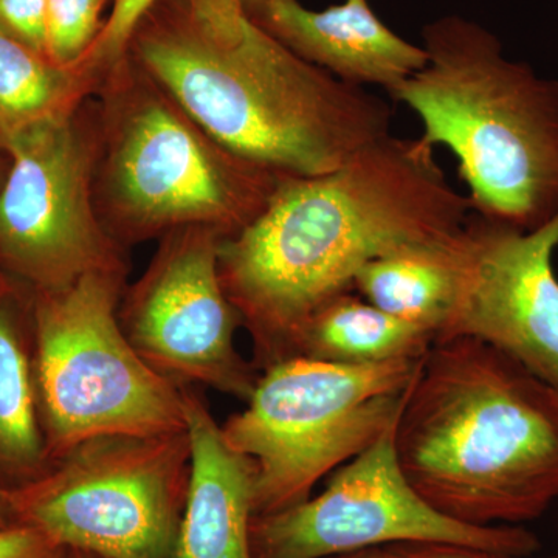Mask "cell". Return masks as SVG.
<instances>
[{
	"instance_id": "6da1fadb",
	"label": "cell",
	"mask_w": 558,
	"mask_h": 558,
	"mask_svg": "<svg viewBox=\"0 0 558 558\" xmlns=\"http://www.w3.org/2000/svg\"><path fill=\"white\" fill-rule=\"evenodd\" d=\"M472 215L435 148L421 137L377 140L325 174L282 175L263 213L219 247L223 290L263 371L292 357L306 319L352 292L371 260L447 244Z\"/></svg>"
},
{
	"instance_id": "7a4b0ae2",
	"label": "cell",
	"mask_w": 558,
	"mask_h": 558,
	"mask_svg": "<svg viewBox=\"0 0 558 558\" xmlns=\"http://www.w3.org/2000/svg\"><path fill=\"white\" fill-rule=\"evenodd\" d=\"M128 53L211 137L277 174H325L391 134L387 101L301 60L244 0H160Z\"/></svg>"
},
{
	"instance_id": "3957f363",
	"label": "cell",
	"mask_w": 558,
	"mask_h": 558,
	"mask_svg": "<svg viewBox=\"0 0 558 558\" xmlns=\"http://www.w3.org/2000/svg\"><path fill=\"white\" fill-rule=\"evenodd\" d=\"M395 450L442 515L519 526L558 498V389L484 341L436 340L396 422Z\"/></svg>"
},
{
	"instance_id": "277c9868",
	"label": "cell",
	"mask_w": 558,
	"mask_h": 558,
	"mask_svg": "<svg viewBox=\"0 0 558 558\" xmlns=\"http://www.w3.org/2000/svg\"><path fill=\"white\" fill-rule=\"evenodd\" d=\"M424 68L389 97L421 138L458 160L472 211L521 230L558 215V81L506 57L494 32L461 14L422 28Z\"/></svg>"
},
{
	"instance_id": "5b68a950",
	"label": "cell",
	"mask_w": 558,
	"mask_h": 558,
	"mask_svg": "<svg viewBox=\"0 0 558 558\" xmlns=\"http://www.w3.org/2000/svg\"><path fill=\"white\" fill-rule=\"evenodd\" d=\"M94 101L95 205L124 250L191 227L234 236L278 189L281 174L211 137L130 53Z\"/></svg>"
},
{
	"instance_id": "8992f818",
	"label": "cell",
	"mask_w": 558,
	"mask_h": 558,
	"mask_svg": "<svg viewBox=\"0 0 558 558\" xmlns=\"http://www.w3.org/2000/svg\"><path fill=\"white\" fill-rule=\"evenodd\" d=\"M425 355L374 365L293 355L260 371L245 410L220 425L255 464V517L300 505L395 427Z\"/></svg>"
},
{
	"instance_id": "52a82bcc",
	"label": "cell",
	"mask_w": 558,
	"mask_h": 558,
	"mask_svg": "<svg viewBox=\"0 0 558 558\" xmlns=\"http://www.w3.org/2000/svg\"><path fill=\"white\" fill-rule=\"evenodd\" d=\"M128 269L84 275L33 295L36 396L49 462L95 436L186 428L182 387L150 368L124 336Z\"/></svg>"
},
{
	"instance_id": "ba28073f",
	"label": "cell",
	"mask_w": 558,
	"mask_h": 558,
	"mask_svg": "<svg viewBox=\"0 0 558 558\" xmlns=\"http://www.w3.org/2000/svg\"><path fill=\"white\" fill-rule=\"evenodd\" d=\"M191 473L189 432L95 436L10 490L16 523L61 549L171 558Z\"/></svg>"
},
{
	"instance_id": "9c48e42d",
	"label": "cell",
	"mask_w": 558,
	"mask_h": 558,
	"mask_svg": "<svg viewBox=\"0 0 558 558\" xmlns=\"http://www.w3.org/2000/svg\"><path fill=\"white\" fill-rule=\"evenodd\" d=\"M94 97L68 119L11 146L0 185V266L36 293L58 292L98 270L128 269L94 197Z\"/></svg>"
},
{
	"instance_id": "30bf717a",
	"label": "cell",
	"mask_w": 558,
	"mask_h": 558,
	"mask_svg": "<svg viewBox=\"0 0 558 558\" xmlns=\"http://www.w3.org/2000/svg\"><path fill=\"white\" fill-rule=\"evenodd\" d=\"M395 427L351 459L318 497L253 517L255 558H328L398 543L442 542L526 558L538 538L521 526H472L432 508L411 487L395 450Z\"/></svg>"
},
{
	"instance_id": "8fae6325",
	"label": "cell",
	"mask_w": 558,
	"mask_h": 558,
	"mask_svg": "<svg viewBox=\"0 0 558 558\" xmlns=\"http://www.w3.org/2000/svg\"><path fill=\"white\" fill-rule=\"evenodd\" d=\"M222 240L205 227L161 238L142 277L124 289L119 319L140 357L168 380L247 400L259 374L234 343L241 318L220 279Z\"/></svg>"
},
{
	"instance_id": "7c38bea8",
	"label": "cell",
	"mask_w": 558,
	"mask_h": 558,
	"mask_svg": "<svg viewBox=\"0 0 558 558\" xmlns=\"http://www.w3.org/2000/svg\"><path fill=\"white\" fill-rule=\"evenodd\" d=\"M557 248L558 215L538 229L521 230L472 211L457 304L436 340L484 341L558 389Z\"/></svg>"
},
{
	"instance_id": "4fadbf2b",
	"label": "cell",
	"mask_w": 558,
	"mask_h": 558,
	"mask_svg": "<svg viewBox=\"0 0 558 558\" xmlns=\"http://www.w3.org/2000/svg\"><path fill=\"white\" fill-rule=\"evenodd\" d=\"M259 27L301 60L354 86L380 87L388 95L424 68V47L388 27L371 0H344L323 10L301 0H245Z\"/></svg>"
},
{
	"instance_id": "5bb4252c",
	"label": "cell",
	"mask_w": 558,
	"mask_h": 558,
	"mask_svg": "<svg viewBox=\"0 0 558 558\" xmlns=\"http://www.w3.org/2000/svg\"><path fill=\"white\" fill-rule=\"evenodd\" d=\"M182 399L191 473L171 558H255L250 542L255 464L227 444L196 389L182 387Z\"/></svg>"
},
{
	"instance_id": "9a60e30c",
	"label": "cell",
	"mask_w": 558,
	"mask_h": 558,
	"mask_svg": "<svg viewBox=\"0 0 558 558\" xmlns=\"http://www.w3.org/2000/svg\"><path fill=\"white\" fill-rule=\"evenodd\" d=\"M462 240L464 229L447 244L371 260L355 275L352 290L392 317L428 330L436 340L457 304Z\"/></svg>"
},
{
	"instance_id": "2e32d148",
	"label": "cell",
	"mask_w": 558,
	"mask_h": 558,
	"mask_svg": "<svg viewBox=\"0 0 558 558\" xmlns=\"http://www.w3.org/2000/svg\"><path fill=\"white\" fill-rule=\"evenodd\" d=\"M101 76L60 65L0 31V153L22 135L73 116L97 94Z\"/></svg>"
},
{
	"instance_id": "e0dca14e",
	"label": "cell",
	"mask_w": 558,
	"mask_h": 558,
	"mask_svg": "<svg viewBox=\"0 0 558 558\" xmlns=\"http://www.w3.org/2000/svg\"><path fill=\"white\" fill-rule=\"evenodd\" d=\"M433 343L435 336L428 330L347 292L319 306L306 319L293 343V355L339 365H374L424 357Z\"/></svg>"
},
{
	"instance_id": "ac0fdd59",
	"label": "cell",
	"mask_w": 558,
	"mask_h": 558,
	"mask_svg": "<svg viewBox=\"0 0 558 558\" xmlns=\"http://www.w3.org/2000/svg\"><path fill=\"white\" fill-rule=\"evenodd\" d=\"M0 295V470L35 480L49 465L33 360L11 303Z\"/></svg>"
},
{
	"instance_id": "d6986e66",
	"label": "cell",
	"mask_w": 558,
	"mask_h": 558,
	"mask_svg": "<svg viewBox=\"0 0 558 558\" xmlns=\"http://www.w3.org/2000/svg\"><path fill=\"white\" fill-rule=\"evenodd\" d=\"M109 0H47V57L60 65H76L105 27Z\"/></svg>"
},
{
	"instance_id": "ffe728a7",
	"label": "cell",
	"mask_w": 558,
	"mask_h": 558,
	"mask_svg": "<svg viewBox=\"0 0 558 558\" xmlns=\"http://www.w3.org/2000/svg\"><path fill=\"white\" fill-rule=\"evenodd\" d=\"M159 2L160 0H112V9L100 36L80 64L86 65L97 75H105L126 57L132 35L140 21Z\"/></svg>"
},
{
	"instance_id": "44dd1931",
	"label": "cell",
	"mask_w": 558,
	"mask_h": 558,
	"mask_svg": "<svg viewBox=\"0 0 558 558\" xmlns=\"http://www.w3.org/2000/svg\"><path fill=\"white\" fill-rule=\"evenodd\" d=\"M47 0H0V31L47 57Z\"/></svg>"
},
{
	"instance_id": "7402d4cb",
	"label": "cell",
	"mask_w": 558,
	"mask_h": 558,
	"mask_svg": "<svg viewBox=\"0 0 558 558\" xmlns=\"http://www.w3.org/2000/svg\"><path fill=\"white\" fill-rule=\"evenodd\" d=\"M0 558H64V549L38 529L16 523L0 531Z\"/></svg>"
},
{
	"instance_id": "603a6c76",
	"label": "cell",
	"mask_w": 558,
	"mask_h": 558,
	"mask_svg": "<svg viewBox=\"0 0 558 558\" xmlns=\"http://www.w3.org/2000/svg\"><path fill=\"white\" fill-rule=\"evenodd\" d=\"M398 546L409 558H523L457 543H398Z\"/></svg>"
},
{
	"instance_id": "cb8c5ba5",
	"label": "cell",
	"mask_w": 558,
	"mask_h": 558,
	"mask_svg": "<svg viewBox=\"0 0 558 558\" xmlns=\"http://www.w3.org/2000/svg\"><path fill=\"white\" fill-rule=\"evenodd\" d=\"M328 558H409L398 545L377 546V548L355 550Z\"/></svg>"
},
{
	"instance_id": "d4e9b609",
	"label": "cell",
	"mask_w": 558,
	"mask_h": 558,
	"mask_svg": "<svg viewBox=\"0 0 558 558\" xmlns=\"http://www.w3.org/2000/svg\"><path fill=\"white\" fill-rule=\"evenodd\" d=\"M16 524L13 505H11L10 490L0 487V531Z\"/></svg>"
},
{
	"instance_id": "484cf974",
	"label": "cell",
	"mask_w": 558,
	"mask_h": 558,
	"mask_svg": "<svg viewBox=\"0 0 558 558\" xmlns=\"http://www.w3.org/2000/svg\"><path fill=\"white\" fill-rule=\"evenodd\" d=\"M64 558H102L95 554L83 553V550L64 549Z\"/></svg>"
},
{
	"instance_id": "4316f807",
	"label": "cell",
	"mask_w": 558,
	"mask_h": 558,
	"mask_svg": "<svg viewBox=\"0 0 558 558\" xmlns=\"http://www.w3.org/2000/svg\"><path fill=\"white\" fill-rule=\"evenodd\" d=\"M7 168H9V157L0 153V185H2L3 178H5Z\"/></svg>"
},
{
	"instance_id": "83f0119b",
	"label": "cell",
	"mask_w": 558,
	"mask_h": 558,
	"mask_svg": "<svg viewBox=\"0 0 558 558\" xmlns=\"http://www.w3.org/2000/svg\"><path fill=\"white\" fill-rule=\"evenodd\" d=\"M5 284H3L2 281H0V295H2L3 290H5Z\"/></svg>"
},
{
	"instance_id": "f1b7e54d",
	"label": "cell",
	"mask_w": 558,
	"mask_h": 558,
	"mask_svg": "<svg viewBox=\"0 0 558 558\" xmlns=\"http://www.w3.org/2000/svg\"><path fill=\"white\" fill-rule=\"evenodd\" d=\"M548 558H558V554H557V556H553V557H548Z\"/></svg>"
},
{
	"instance_id": "f546056e",
	"label": "cell",
	"mask_w": 558,
	"mask_h": 558,
	"mask_svg": "<svg viewBox=\"0 0 558 558\" xmlns=\"http://www.w3.org/2000/svg\"><path fill=\"white\" fill-rule=\"evenodd\" d=\"M244 2H245V0H244Z\"/></svg>"
}]
</instances>
